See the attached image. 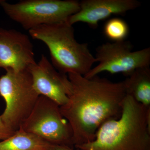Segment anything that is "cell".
Masks as SVG:
<instances>
[{"instance_id": "cell-1", "label": "cell", "mask_w": 150, "mask_h": 150, "mask_svg": "<svg viewBox=\"0 0 150 150\" xmlns=\"http://www.w3.org/2000/svg\"><path fill=\"white\" fill-rule=\"evenodd\" d=\"M68 75L69 99L60 110L71 128L75 146L93 141L103 123L120 117L127 94L124 81L115 83L98 76L87 79L77 74Z\"/></svg>"}, {"instance_id": "cell-2", "label": "cell", "mask_w": 150, "mask_h": 150, "mask_svg": "<svg viewBox=\"0 0 150 150\" xmlns=\"http://www.w3.org/2000/svg\"><path fill=\"white\" fill-rule=\"evenodd\" d=\"M74 147L80 150H150V108L126 95L120 117L103 123L93 141Z\"/></svg>"}, {"instance_id": "cell-3", "label": "cell", "mask_w": 150, "mask_h": 150, "mask_svg": "<svg viewBox=\"0 0 150 150\" xmlns=\"http://www.w3.org/2000/svg\"><path fill=\"white\" fill-rule=\"evenodd\" d=\"M28 31L33 39L46 44L50 52L51 63L59 72L84 76L96 62L88 44L76 40L73 25L68 22L42 25Z\"/></svg>"}, {"instance_id": "cell-4", "label": "cell", "mask_w": 150, "mask_h": 150, "mask_svg": "<svg viewBox=\"0 0 150 150\" xmlns=\"http://www.w3.org/2000/svg\"><path fill=\"white\" fill-rule=\"evenodd\" d=\"M5 70L6 74L0 77V96L6 104L1 116L7 127L15 133L32 112L39 95L33 88L32 77L27 69Z\"/></svg>"}, {"instance_id": "cell-5", "label": "cell", "mask_w": 150, "mask_h": 150, "mask_svg": "<svg viewBox=\"0 0 150 150\" xmlns=\"http://www.w3.org/2000/svg\"><path fill=\"white\" fill-rule=\"evenodd\" d=\"M0 6L11 19L28 31L42 25L68 22L80 9L76 0H23L13 4L0 1Z\"/></svg>"}, {"instance_id": "cell-6", "label": "cell", "mask_w": 150, "mask_h": 150, "mask_svg": "<svg viewBox=\"0 0 150 150\" xmlns=\"http://www.w3.org/2000/svg\"><path fill=\"white\" fill-rule=\"evenodd\" d=\"M20 129L56 146L74 147L72 130L62 115L60 106L43 96H39L32 112Z\"/></svg>"}, {"instance_id": "cell-7", "label": "cell", "mask_w": 150, "mask_h": 150, "mask_svg": "<svg viewBox=\"0 0 150 150\" xmlns=\"http://www.w3.org/2000/svg\"><path fill=\"white\" fill-rule=\"evenodd\" d=\"M129 41L103 43L96 49L95 59L99 63L84 76L91 79L98 74L107 72L111 74H123L128 77L139 68L149 67L150 48L133 51Z\"/></svg>"}, {"instance_id": "cell-8", "label": "cell", "mask_w": 150, "mask_h": 150, "mask_svg": "<svg viewBox=\"0 0 150 150\" xmlns=\"http://www.w3.org/2000/svg\"><path fill=\"white\" fill-rule=\"evenodd\" d=\"M27 70L38 95L48 98L60 106L67 103L70 87L68 76L58 71L46 56L42 55L39 62L30 65Z\"/></svg>"}, {"instance_id": "cell-9", "label": "cell", "mask_w": 150, "mask_h": 150, "mask_svg": "<svg viewBox=\"0 0 150 150\" xmlns=\"http://www.w3.org/2000/svg\"><path fill=\"white\" fill-rule=\"evenodd\" d=\"M28 35L14 29L0 28V69L26 70L36 63Z\"/></svg>"}, {"instance_id": "cell-10", "label": "cell", "mask_w": 150, "mask_h": 150, "mask_svg": "<svg viewBox=\"0 0 150 150\" xmlns=\"http://www.w3.org/2000/svg\"><path fill=\"white\" fill-rule=\"evenodd\" d=\"M79 2V10L70 17L68 22L72 25L84 23L94 28L100 21L112 15L124 14L141 5L137 0H83Z\"/></svg>"}, {"instance_id": "cell-11", "label": "cell", "mask_w": 150, "mask_h": 150, "mask_svg": "<svg viewBox=\"0 0 150 150\" xmlns=\"http://www.w3.org/2000/svg\"><path fill=\"white\" fill-rule=\"evenodd\" d=\"M126 94L137 102L150 108V69L149 67L139 68L124 81Z\"/></svg>"}, {"instance_id": "cell-12", "label": "cell", "mask_w": 150, "mask_h": 150, "mask_svg": "<svg viewBox=\"0 0 150 150\" xmlns=\"http://www.w3.org/2000/svg\"><path fill=\"white\" fill-rule=\"evenodd\" d=\"M57 146L20 129L0 142V150H54Z\"/></svg>"}, {"instance_id": "cell-13", "label": "cell", "mask_w": 150, "mask_h": 150, "mask_svg": "<svg viewBox=\"0 0 150 150\" xmlns=\"http://www.w3.org/2000/svg\"><path fill=\"white\" fill-rule=\"evenodd\" d=\"M129 25L121 18L110 19L105 24V35L114 42L125 40L129 35Z\"/></svg>"}, {"instance_id": "cell-14", "label": "cell", "mask_w": 150, "mask_h": 150, "mask_svg": "<svg viewBox=\"0 0 150 150\" xmlns=\"http://www.w3.org/2000/svg\"><path fill=\"white\" fill-rule=\"evenodd\" d=\"M14 133L7 127L0 115V140L6 139Z\"/></svg>"}, {"instance_id": "cell-15", "label": "cell", "mask_w": 150, "mask_h": 150, "mask_svg": "<svg viewBox=\"0 0 150 150\" xmlns=\"http://www.w3.org/2000/svg\"><path fill=\"white\" fill-rule=\"evenodd\" d=\"M74 149V148L71 147L69 146L62 145V146H57L54 150H80L76 149Z\"/></svg>"}]
</instances>
